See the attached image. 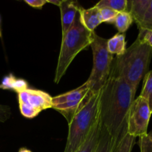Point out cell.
<instances>
[{"mask_svg":"<svg viewBox=\"0 0 152 152\" xmlns=\"http://www.w3.org/2000/svg\"><path fill=\"white\" fill-rule=\"evenodd\" d=\"M137 38L142 42L152 48V31L151 30H139Z\"/></svg>","mask_w":152,"mask_h":152,"instance_id":"603a6c76","label":"cell"},{"mask_svg":"<svg viewBox=\"0 0 152 152\" xmlns=\"http://www.w3.org/2000/svg\"><path fill=\"white\" fill-rule=\"evenodd\" d=\"M59 7L61 12L62 35H64L73 25L82 6L77 1L62 0Z\"/></svg>","mask_w":152,"mask_h":152,"instance_id":"9c48e42d","label":"cell"},{"mask_svg":"<svg viewBox=\"0 0 152 152\" xmlns=\"http://www.w3.org/2000/svg\"><path fill=\"white\" fill-rule=\"evenodd\" d=\"M25 2L34 8L42 9L48 1L47 0H25Z\"/></svg>","mask_w":152,"mask_h":152,"instance_id":"d4e9b609","label":"cell"},{"mask_svg":"<svg viewBox=\"0 0 152 152\" xmlns=\"http://www.w3.org/2000/svg\"><path fill=\"white\" fill-rule=\"evenodd\" d=\"M100 13L102 22L114 24V20H115L116 16H117L118 12L115 11L114 10H111L110 8L104 7V8L100 9Z\"/></svg>","mask_w":152,"mask_h":152,"instance_id":"7402d4cb","label":"cell"},{"mask_svg":"<svg viewBox=\"0 0 152 152\" xmlns=\"http://www.w3.org/2000/svg\"><path fill=\"white\" fill-rule=\"evenodd\" d=\"M117 146L112 137L101 126L100 136L94 152H114Z\"/></svg>","mask_w":152,"mask_h":152,"instance_id":"9a60e30c","label":"cell"},{"mask_svg":"<svg viewBox=\"0 0 152 152\" xmlns=\"http://www.w3.org/2000/svg\"><path fill=\"white\" fill-rule=\"evenodd\" d=\"M27 88H28V83L25 80L16 78L12 74L4 77L0 83V89L13 91L16 93H19Z\"/></svg>","mask_w":152,"mask_h":152,"instance_id":"7c38bea8","label":"cell"},{"mask_svg":"<svg viewBox=\"0 0 152 152\" xmlns=\"http://www.w3.org/2000/svg\"><path fill=\"white\" fill-rule=\"evenodd\" d=\"M136 89L123 78L109 76L99 95V121L117 145L127 133V119Z\"/></svg>","mask_w":152,"mask_h":152,"instance_id":"6da1fadb","label":"cell"},{"mask_svg":"<svg viewBox=\"0 0 152 152\" xmlns=\"http://www.w3.org/2000/svg\"><path fill=\"white\" fill-rule=\"evenodd\" d=\"M48 3H50V4H55L56 6H59L62 3V0H47Z\"/></svg>","mask_w":152,"mask_h":152,"instance_id":"484cf974","label":"cell"},{"mask_svg":"<svg viewBox=\"0 0 152 152\" xmlns=\"http://www.w3.org/2000/svg\"><path fill=\"white\" fill-rule=\"evenodd\" d=\"M107 48L111 55L121 56L126 50V42L125 34H117L108 39Z\"/></svg>","mask_w":152,"mask_h":152,"instance_id":"4fadbf2b","label":"cell"},{"mask_svg":"<svg viewBox=\"0 0 152 152\" xmlns=\"http://www.w3.org/2000/svg\"><path fill=\"white\" fill-rule=\"evenodd\" d=\"M138 27L139 30H151L152 31V0L150 1L143 20Z\"/></svg>","mask_w":152,"mask_h":152,"instance_id":"44dd1931","label":"cell"},{"mask_svg":"<svg viewBox=\"0 0 152 152\" xmlns=\"http://www.w3.org/2000/svg\"><path fill=\"white\" fill-rule=\"evenodd\" d=\"M140 152H152V132L139 137Z\"/></svg>","mask_w":152,"mask_h":152,"instance_id":"ffe728a7","label":"cell"},{"mask_svg":"<svg viewBox=\"0 0 152 152\" xmlns=\"http://www.w3.org/2000/svg\"><path fill=\"white\" fill-rule=\"evenodd\" d=\"M151 111L148 102L139 96L134 99L127 119V134L134 137L147 134Z\"/></svg>","mask_w":152,"mask_h":152,"instance_id":"ba28073f","label":"cell"},{"mask_svg":"<svg viewBox=\"0 0 152 152\" xmlns=\"http://www.w3.org/2000/svg\"><path fill=\"white\" fill-rule=\"evenodd\" d=\"M94 34V31H90L82 24L79 12L72 26L62 35V45L55 73V83L58 84L59 83L77 54L91 45Z\"/></svg>","mask_w":152,"mask_h":152,"instance_id":"3957f363","label":"cell"},{"mask_svg":"<svg viewBox=\"0 0 152 152\" xmlns=\"http://www.w3.org/2000/svg\"><path fill=\"white\" fill-rule=\"evenodd\" d=\"M151 0H132L128 2L127 11L132 15L133 20L139 26L143 20Z\"/></svg>","mask_w":152,"mask_h":152,"instance_id":"8fae6325","label":"cell"},{"mask_svg":"<svg viewBox=\"0 0 152 152\" xmlns=\"http://www.w3.org/2000/svg\"><path fill=\"white\" fill-rule=\"evenodd\" d=\"M11 116V109L7 105L0 104V123H4Z\"/></svg>","mask_w":152,"mask_h":152,"instance_id":"cb8c5ba5","label":"cell"},{"mask_svg":"<svg viewBox=\"0 0 152 152\" xmlns=\"http://www.w3.org/2000/svg\"><path fill=\"white\" fill-rule=\"evenodd\" d=\"M93 94L87 83H85L77 88L52 97V108L60 113L69 123Z\"/></svg>","mask_w":152,"mask_h":152,"instance_id":"8992f818","label":"cell"},{"mask_svg":"<svg viewBox=\"0 0 152 152\" xmlns=\"http://www.w3.org/2000/svg\"><path fill=\"white\" fill-rule=\"evenodd\" d=\"M140 96L146 99L152 112V71H148L144 77L142 89Z\"/></svg>","mask_w":152,"mask_h":152,"instance_id":"ac0fdd59","label":"cell"},{"mask_svg":"<svg viewBox=\"0 0 152 152\" xmlns=\"http://www.w3.org/2000/svg\"><path fill=\"white\" fill-rule=\"evenodd\" d=\"M19 152H32V151L26 148H21L19 150Z\"/></svg>","mask_w":152,"mask_h":152,"instance_id":"4316f807","label":"cell"},{"mask_svg":"<svg viewBox=\"0 0 152 152\" xmlns=\"http://www.w3.org/2000/svg\"><path fill=\"white\" fill-rule=\"evenodd\" d=\"M100 91L94 94L86 105L68 123V135L64 152H76L86 141L99 120Z\"/></svg>","mask_w":152,"mask_h":152,"instance_id":"277c9868","label":"cell"},{"mask_svg":"<svg viewBox=\"0 0 152 152\" xmlns=\"http://www.w3.org/2000/svg\"><path fill=\"white\" fill-rule=\"evenodd\" d=\"M17 95L19 110L25 118H34L42 111L53 107L52 96L43 91L27 88Z\"/></svg>","mask_w":152,"mask_h":152,"instance_id":"52a82bcc","label":"cell"},{"mask_svg":"<svg viewBox=\"0 0 152 152\" xmlns=\"http://www.w3.org/2000/svg\"><path fill=\"white\" fill-rule=\"evenodd\" d=\"M1 37V18L0 16V37Z\"/></svg>","mask_w":152,"mask_h":152,"instance_id":"83f0119b","label":"cell"},{"mask_svg":"<svg viewBox=\"0 0 152 152\" xmlns=\"http://www.w3.org/2000/svg\"><path fill=\"white\" fill-rule=\"evenodd\" d=\"M107 42L108 39L100 37L95 33L91 44L93 53V68L86 83L93 94H97L102 90L111 74L114 57L108 52Z\"/></svg>","mask_w":152,"mask_h":152,"instance_id":"5b68a950","label":"cell"},{"mask_svg":"<svg viewBox=\"0 0 152 152\" xmlns=\"http://www.w3.org/2000/svg\"><path fill=\"white\" fill-rule=\"evenodd\" d=\"M136 137L126 133L117 145L114 152H132L134 145L135 144Z\"/></svg>","mask_w":152,"mask_h":152,"instance_id":"d6986e66","label":"cell"},{"mask_svg":"<svg viewBox=\"0 0 152 152\" xmlns=\"http://www.w3.org/2000/svg\"><path fill=\"white\" fill-rule=\"evenodd\" d=\"M151 57L152 48L137 38L123 55L113 59L110 75L123 78L137 90L148 72Z\"/></svg>","mask_w":152,"mask_h":152,"instance_id":"7a4b0ae2","label":"cell"},{"mask_svg":"<svg viewBox=\"0 0 152 152\" xmlns=\"http://www.w3.org/2000/svg\"><path fill=\"white\" fill-rule=\"evenodd\" d=\"M80 21L86 28L94 32L95 28L102 23L101 18L100 9L96 6L89 9H84L82 7L80 11Z\"/></svg>","mask_w":152,"mask_h":152,"instance_id":"30bf717a","label":"cell"},{"mask_svg":"<svg viewBox=\"0 0 152 152\" xmlns=\"http://www.w3.org/2000/svg\"><path fill=\"white\" fill-rule=\"evenodd\" d=\"M101 132V123L100 121H98L95 125L94 129H92L90 135L88 136L86 142L82 145L76 152H94L96 148L98 142H99V136Z\"/></svg>","mask_w":152,"mask_h":152,"instance_id":"5bb4252c","label":"cell"},{"mask_svg":"<svg viewBox=\"0 0 152 152\" xmlns=\"http://www.w3.org/2000/svg\"><path fill=\"white\" fill-rule=\"evenodd\" d=\"M133 21V18L129 12H120L116 16L114 25L118 30L119 34H124L132 25Z\"/></svg>","mask_w":152,"mask_h":152,"instance_id":"2e32d148","label":"cell"},{"mask_svg":"<svg viewBox=\"0 0 152 152\" xmlns=\"http://www.w3.org/2000/svg\"><path fill=\"white\" fill-rule=\"evenodd\" d=\"M128 2H129L128 0H102L95 6L99 9L107 7L120 13V12L127 11Z\"/></svg>","mask_w":152,"mask_h":152,"instance_id":"e0dca14e","label":"cell"}]
</instances>
